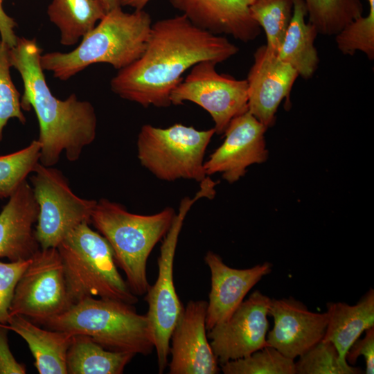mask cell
Masks as SVG:
<instances>
[{
  "label": "cell",
  "instance_id": "obj_1",
  "mask_svg": "<svg viewBox=\"0 0 374 374\" xmlns=\"http://www.w3.org/2000/svg\"><path fill=\"white\" fill-rule=\"evenodd\" d=\"M238 51L226 37L195 26L184 15L161 19L152 24L141 56L118 70L110 87L145 107H166L187 70L202 61L221 63Z\"/></svg>",
  "mask_w": 374,
  "mask_h": 374
},
{
  "label": "cell",
  "instance_id": "obj_2",
  "mask_svg": "<svg viewBox=\"0 0 374 374\" xmlns=\"http://www.w3.org/2000/svg\"><path fill=\"white\" fill-rule=\"evenodd\" d=\"M41 55L42 49L35 39L18 37L16 45L9 49L11 67L19 73L24 84L21 108H33L38 120L39 163L51 167L60 161L63 151L69 161L80 158L84 148L96 138L97 117L92 104L80 100L75 93L65 100L52 93L41 66Z\"/></svg>",
  "mask_w": 374,
  "mask_h": 374
},
{
  "label": "cell",
  "instance_id": "obj_3",
  "mask_svg": "<svg viewBox=\"0 0 374 374\" xmlns=\"http://www.w3.org/2000/svg\"><path fill=\"white\" fill-rule=\"evenodd\" d=\"M152 19L143 10L125 12L121 7L108 11L80 44L67 53L42 54L44 71L66 80L96 63H107L117 70L139 59L149 38Z\"/></svg>",
  "mask_w": 374,
  "mask_h": 374
},
{
  "label": "cell",
  "instance_id": "obj_4",
  "mask_svg": "<svg viewBox=\"0 0 374 374\" xmlns=\"http://www.w3.org/2000/svg\"><path fill=\"white\" fill-rule=\"evenodd\" d=\"M175 215L170 207L144 215L130 213L121 204L105 198L96 204L90 223L111 246L116 263L136 296L146 294L150 286L146 273L148 257L169 231Z\"/></svg>",
  "mask_w": 374,
  "mask_h": 374
},
{
  "label": "cell",
  "instance_id": "obj_5",
  "mask_svg": "<svg viewBox=\"0 0 374 374\" xmlns=\"http://www.w3.org/2000/svg\"><path fill=\"white\" fill-rule=\"evenodd\" d=\"M40 324L51 330L86 335L112 351L148 355L154 349L147 315L118 301L87 297Z\"/></svg>",
  "mask_w": 374,
  "mask_h": 374
},
{
  "label": "cell",
  "instance_id": "obj_6",
  "mask_svg": "<svg viewBox=\"0 0 374 374\" xmlns=\"http://www.w3.org/2000/svg\"><path fill=\"white\" fill-rule=\"evenodd\" d=\"M89 224L73 228L57 247L75 303L98 296L134 305L138 298L119 274L111 246Z\"/></svg>",
  "mask_w": 374,
  "mask_h": 374
},
{
  "label": "cell",
  "instance_id": "obj_7",
  "mask_svg": "<svg viewBox=\"0 0 374 374\" xmlns=\"http://www.w3.org/2000/svg\"><path fill=\"white\" fill-rule=\"evenodd\" d=\"M215 133L214 128L199 130L179 123L166 128L144 125L137 138L138 159L159 179L201 182L206 177L204 154Z\"/></svg>",
  "mask_w": 374,
  "mask_h": 374
},
{
  "label": "cell",
  "instance_id": "obj_8",
  "mask_svg": "<svg viewBox=\"0 0 374 374\" xmlns=\"http://www.w3.org/2000/svg\"><path fill=\"white\" fill-rule=\"evenodd\" d=\"M214 195L213 186L208 181H202L199 190L193 199H182L179 212L161 247L157 280L146 292L145 299L148 305L146 315L152 331L159 373H163L167 366L171 335L184 309L173 280V263L179 235L193 204L199 198H213Z\"/></svg>",
  "mask_w": 374,
  "mask_h": 374
},
{
  "label": "cell",
  "instance_id": "obj_9",
  "mask_svg": "<svg viewBox=\"0 0 374 374\" xmlns=\"http://www.w3.org/2000/svg\"><path fill=\"white\" fill-rule=\"evenodd\" d=\"M30 175L39 206L35 238L40 249L57 248L73 228L83 222L90 224L97 201L76 195L62 172L53 166L39 162Z\"/></svg>",
  "mask_w": 374,
  "mask_h": 374
},
{
  "label": "cell",
  "instance_id": "obj_10",
  "mask_svg": "<svg viewBox=\"0 0 374 374\" xmlns=\"http://www.w3.org/2000/svg\"><path fill=\"white\" fill-rule=\"evenodd\" d=\"M74 303L57 249H39L17 283L10 316L21 315L40 324Z\"/></svg>",
  "mask_w": 374,
  "mask_h": 374
},
{
  "label": "cell",
  "instance_id": "obj_11",
  "mask_svg": "<svg viewBox=\"0 0 374 374\" xmlns=\"http://www.w3.org/2000/svg\"><path fill=\"white\" fill-rule=\"evenodd\" d=\"M213 61L194 65L172 91L171 105L186 101L197 104L212 117L215 133H224L231 121L248 111L247 82L227 74L219 73Z\"/></svg>",
  "mask_w": 374,
  "mask_h": 374
},
{
  "label": "cell",
  "instance_id": "obj_12",
  "mask_svg": "<svg viewBox=\"0 0 374 374\" xmlns=\"http://www.w3.org/2000/svg\"><path fill=\"white\" fill-rule=\"evenodd\" d=\"M271 299L256 290L226 321L208 330L211 346L220 364L269 346L267 335Z\"/></svg>",
  "mask_w": 374,
  "mask_h": 374
},
{
  "label": "cell",
  "instance_id": "obj_13",
  "mask_svg": "<svg viewBox=\"0 0 374 374\" xmlns=\"http://www.w3.org/2000/svg\"><path fill=\"white\" fill-rule=\"evenodd\" d=\"M267 129L249 111L233 118L223 143L204 163L206 176L222 173L224 179L233 183L244 175L247 167L266 161Z\"/></svg>",
  "mask_w": 374,
  "mask_h": 374
},
{
  "label": "cell",
  "instance_id": "obj_14",
  "mask_svg": "<svg viewBox=\"0 0 374 374\" xmlns=\"http://www.w3.org/2000/svg\"><path fill=\"white\" fill-rule=\"evenodd\" d=\"M207 302L190 301L184 308L171 335L170 374H216L218 361L206 328Z\"/></svg>",
  "mask_w": 374,
  "mask_h": 374
},
{
  "label": "cell",
  "instance_id": "obj_15",
  "mask_svg": "<svg viewBox=\"0 0 374 374\" xmlns=\"http://www.w3.org/2000/svg\"><path fill=\"white\" fill-rule=\"evenodd\" d=\"M269 315L274 327L267 335L268 345L293 360L323 339L328 324L326 312H313L292 297L271 299Z\"/></svg>",
  "mask_w": 374,
  "mask_h": 374
},
{
  "label": "cell",
  "instance_id": "obj_16",
  "mask_svg": "<svg viewBox=\"0 0 374 374\" xmlns=\"http://www.w3.org/2000/svg\"><path fill=\"white\" fill-rule=\"evenodd\" d=\"M298 76L295 69L266 45L259 46L246 80L248 111L267 128L272 126L279 105L285 98L288 99Z\"/></svg>",
  "mask_w": 374,
  "mask_h": 374
},
{
  "label": "cell",
  "instance_id": "obj_17",
  "mask_svg": "<svg viewBox=\"0 0 374 374\" xmlns=\"http://www.w3.org/2000/svg\"><path fill=\"white\" fill-rule=\"evenodd\" d=\"M204 261L211 276L206 316V328L208 330L231 316L250 290L271 273L272 265L265 262L248 269H234L211 251L206 253Z\"/></svg>",
  "mask_w": 374,
  "mask_h": 374
},
{
  "label": "cell",
  "instance_id": "obj_18",
  "mask_svg": "<svg viewBox=\"0 0 374 374\" xmlns=\"http://www.w3.org/2000/svg\"><path fill=\"white\" fill-rule=\"evenodd\" d=\"M195 26L215 35L225 34L242 42L255 39L260 27L251 16V0H170Z\"/></svg>",
  "mask_w": 374,
  "mask_h": 374
},
{
  "label": "cell",
  "instance_id": "obj_19",
  "mask_svg": "<svg viewBox=\"0 0 374 374\" xmlns=\"http://www.w3.org/2000/svg\"><path fill=\"white\" fill-rule=\"evenodd\" d=\"M38 214L32 187L26 180L0 212V258L27 260L40 249L34 229Z\"/></svg>",
  "mask_w": 374,
  "mask_h": 374
},
{
  "label": "cell",
  "instance_id": "obj_20",
  "mask_svg": "<svg viewBox=\"0 0 374 374\" xmlns=\"http://www.w3.org/2000/svg\"><path fill=\"white\" fill-rule=\"evenodd\" d=\"M2 325L26 341L39 374H67L66 354L73 334L41 328L21 315L10 316Z\"/></svg>",
  "mask_w": 374,
  "mask_h": 374
},
{
  "label": "cell",
  "instance_id": "obj_21",
  "mask_svg": "<svg viewBox=\"0 0 374 374\" xmlns=\"http://www.w3.org/2000/svg\"><path fill=\"white\" fill-rule=\"evenodd\" d=\"M328 324L323 339L337 348L343 362L351 346L367 329L374 326V290L371 288L357 304H326Z\"/></svg>",
  "mask_w": 374,
  "mask_h": 374
},
{
  "label": "cell",
  "instance_id": "obj_22",
  "mask_svg": "<svg viewBox=\"0 0 374 374\" xmlns=\"http://www.w3.org/2000/svg\"><path fill=\"white\" fill-rule=\"evenodd\" d=\"M292 16L286 30L277 56L296 70L304 79L311 78L319 65V56L314 46L318 33L315 27L305 21L308 15L303 0H292Z\"/></svg>",
  "mask_w": 374,
  "mask_h": 374
},
{
  "label": "cell",
  "instance_id": "obj_23",
  "mask_svg": "<svg viewBox=\"0 0 374 374\" xmlns=\"http://www.w3.org/2000/svg\"><path fill=\"white\" fill-rule=\"evenodd\" d=\"M102 0H52L50 21L60 30V43L72 46L91 31L106 15Z\"/></svg>",
  "mask_w": 374,
  "mask_h": 374
},
{
  "label": "cell",
  "instance_id": "obj_24",
  "mask_svg": "<svg viewBox=\"0 0 374 374\" xmlns=\"http://www.w3.org/2000/svg\"><path fill=\"white\" fill-rule=\"evenodd\" d=\"M134 355L107 350L90 337L73 335L66 354L69 374H121Z\"/></svg>",
  "mask_w": 374,
  "mask_h": 374
},
{
  "label": "cell",
  "instance_id": "obj_25",
  "mask_svg": "<svg viewBox=\"0 0 374 374\" xmlns=\"http://www.w3.org/2000/svg\"><path fill=\"white\" fill-rule=\"evenodd\" d=\"M308 21L319 34L335 36L346 26L363 15L361 0H303Z\"/></svg>",
  "mask_w": 374,
  "mask_h": 374
},
{
  "label": "cell",
  "instance_id": "obj_26",
  "mask_svg": "<svg viewBox=\"0 0 374 374\" xmlns=\"http://www.w3.org/2000/svg\"><path fill=\"white\" fill-rule=\"evenodd\" d=\"M249 10L266 35L267 49L277 55L292 16V0H251Z\"/></svg>",
  "mask_w": 374,
  "mask_h": 374
},
{
  "label": "cell",
  "instance_id": "obj_27",
  "mask_svg": "<svg viewBox=\"0 0 374 374\" xmlns=\"http://www.w3.org/2000/svg\"><path fill=\"white\" fill-rule=\"evenodd\" d=\"M41 144L33 140L17 152L0 155V199L9 198L39 162Z\"/></svg>",
  "mask_w": 374,
  "mask_h": 374
},
{
  "label": "cell",
  "instance_id": "obj_28",
  "mask_svg": "<svg viewBox=\"0 0 374 374\" xmlns=\"http://www.w3.org/2000/svg\"><path fill=\"white\" fill-rule=\"evenodd\" d=\"M221 370L224 374L296 373L294 361L271 346L221 364Z\"/></svg>",
  "mask_w": 374,
  "mask_h": 374
},
{
  "label": "cell",
  "instance_id": "obj_29",
  "mask_svg": "<svg viewBox=\"0 0 374 374\" xmlns=\"http://www.w3.org/2000/svg\"><path fill=\"white\" fill-rule=\"evenodd\" d=\"M299 374H357L362 370L343 362L339 352L330 341L322 339L295 362Z\"/></svg>",
  "mask_w": 374,
  "mask_h": 374
},
{
  "label": "cell",
  "instance_id": "obj_30",
  "mask_svg": "<svg viewBox=\"0 0 374 374\" xmlns=\"http://www.w3.org/2000/svg\"><path fill=\"white\" fill-rule=\"evenodd\" d=\"M10 48L0 40V142L8 121L17 118L22 124L26 121L21 105L20 94L10 76Z\"/></svg>",
  "mask_w": 374,
  "mask_h": 374
},
{
  "label": "cell",
  "instance_id": "obj_31",
  "mask_svg": "<svg viewBox=\"0 0 374 374\" xmlns=\"http://www.w3.org/2000/svg\"><path fill=\"white\" fill-rule=\"evenodd\" d=\"M30 258L9 262H0V323L6 324L17 283Z\"/></svg>",
  "mask_w": 374,
  "mask_h": 374
},
{
  "label": "cell",
  "instance_id": "obj_32",
  "mask_svg": "<svg viewBox=\"0 0 374 374\" xmlns=\"http://www.w3.org/2000/svg\"><path fill=\"white\" fill-rule=\"evenodd\" d=\"M364 338L357 339L348 350L346 359L352 365L357 358L363 355L366 362V373H374V326L367 329Z\"/></svg>",
  "mask_w": 374,
  "mask_h": 374
},
{
  "label": "cell",
  "instance_id": "obj_33",
  "mask_svg": "<svg viewBox=\"0 0 374 374\" xmlns=\"http://www.w3.org/2000/svg\"><path fill=\"white\" fill-rule=\"evenodd\" d=\"M8 331L0 323V374H25L26 366L16 360L10 349Z\"/></svg>",
  "mask_w": 374,
  "mask_h": 374
},
{
  "label": "cell",
  "instance_id": "obj_34",
  "mask_svg": "<svg viewBox=\"0 0 374 374\" xmlns=\"http://www.w3.org/2000/svg\"><path fill=\"white\" fill-rule=\"evenodd\" d=\"M3 1L0 0V35L1 40L10 48L14 47L18 37L15 33L17 24L13 18L6 14L3 8Z\"/></svg>",
  "mask_w": 374,
  "mask_h": 374
},
{
  "label": "cell",
  "instance_id": "obj_35",
  "mask_svg": "<svg viewBox=\"0 0 374 374\" xmlns=\"http://www.w3.org/2000/svg\"><path fill=\"white\" fill-rule=\"evenodd\" d=\"M150 0H123V6H128L135 8L136 10H143V8Z\"/></svg>",
  "mask_w": 374,
  "mask_h": 374
},
{
  "label": "cell",
  "instance_id": "obj_36",
  "mask_svg": "<svg viewBox=\"0 0 374 374\" xmlns=\"http://www.w3.org/2000/svg\"><path fill=\"white\" fill-rule=\"evenodd\" d=\"M123 0H102L107 12L122 6Z\"/></svg>",
  "mask_w": 374,
  "mask_h": 374
}]
</instances>
